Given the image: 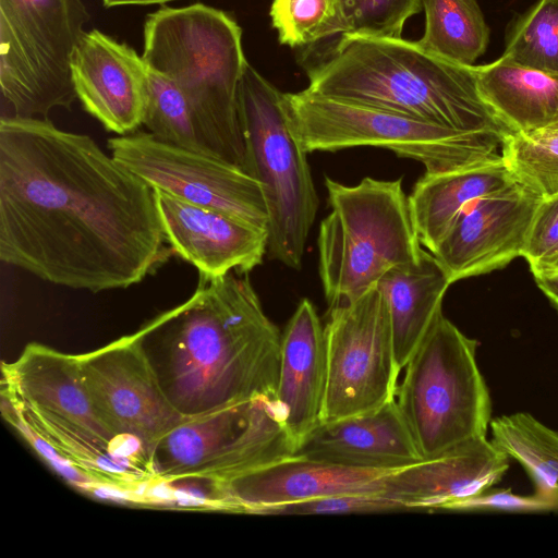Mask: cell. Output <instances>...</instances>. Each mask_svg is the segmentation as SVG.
<instances>
[{
    "label": "cell",
    "instance_id": "obj_27",
    "mask_svg": "<svg viewBox=\"0 0 558 558\" xmlns=\"http://www.w3.org/2000/svg\"><path fill=\"white\" fill-rule=\"evenodd\" d=\"M500 156L519 186L539 199L558 195V124L510 133Z\"/></svg>",
    "mask_w": 558,
    "mask_h": 558
},
{
    "label": "cell",
    "instance_id": "obj_19",
    "mask_svg": "<svg viewBox=\"0 0 558 558\" xmlns=\"http://www.w3.org/2000/svg\"><path fill=\"white\" fill-rule=\"evenodd\" d=\"M510 458L487 437L461 442L387 475L384 493L404 509L452 508L497 485Z\"/></svg>",
    "mask_w": 558,
    "mask_h": 558
},
{
    "label": "cell",
    "instance_id": "obj_36",
    "mask_svg": "<svg viewBox=\"0 0 558 558\" xmlns=\"http://www.w3.org/2000/svg\"><path fill=\"white\" fill-rule=\"evenodd\" d=\"M174 0H102L107 8L120 5H148V4H165Z\"/></svg>",
    "mask_w": 558,
    "mask_h": 558
},
{
    "label": "cell",
    "instance_id": "obj_22",
    "mask_svg": "<svg viewBox=\"0 0 558 558\" xmlns=\"http://www.w3.org/2000/svg\"><path fill=\"white\" fill-rule=\"evenodd\" d=\"M517 184L500 154L444 172H425L408 196L420 243L433 252L471 202Z\"/></svg>",
    "mask_w": 558,
    "mask_h": 558
},
{
    "label": "cell",
    "instance_id": "obj_37",
    "mask_svg": "<svg viewBox=\"0 0 558 558\" xmlns=\"http://www.w3.org/2000/svg\"><path fill=\"white\" fill-rule=\"evenodd\" d=\"M541 276H558V253L550 260V263L542 270V272L536 277Z\"/></svg>",
    "mask_w": 558,
    "mask_h": 558
},
{
    "label": "cell",
    "instance_id": "obj_2",
    "mask_svg": "<svg viewBox=\"0 0 558 558\" xmlns=\"http://www.w3.org/2000/svg\"><path fill=\"white\" fill-rule=\"evenodd\" d=\"M235 274L199 276L192 296L135 332L166 398L183 417L276 399L281 333L248 277Z\"/></svg>",
    "mask_w": 558,
    "mask_h": 558
},
{
    "label": "cell",
    "instance_id": "obj_26",
    "mask_svg": "<svg viewBox=\"0 0 558 558\" xmlns=\"http://www.w3.org/2000/svg\"><path fill=\"white\" fill-rule=\"evenodd\" d=\"M425 29L416 41L425 51L461 65H474L486 51L489 27L476 0H421Z\"/></svg>",
    "mask_w": 558,
    "mask_h": 558
},
{
    "label": "cell",
    "instance_id": "obj_3",
    "mask_svg": "<svg viewBox=\"0 0 558 558\" xmlns=\"http://www.w3.org/2000/svg\"><path fill=\"white\" fill-rule=\"evenodd\" d=\"M473 66L401 37L347 33L311 68L306 89L504 141L512 132L482 98Z\"/></svg>",
    "mask_w": 558,
    "mask_h": 558
},
{
    "label": "cell",
    "instance_id": "obj_31",
    "mask_svg": "<svg viewBox=\"0 0 558 558\" xmlns=\"http://www.w3.org/2000/svg\"><path fill=\"white\" fill-rule=\"evenodd\" d=\"M350 32L400 38L409 17L420 12L421 0H343Z\"/></svg>",
    "mask_w": 558,
    "mask_h": 558
},
{
    "label": "cell",
    "instance_id": "obj_33",
    "mask_svg": "<svg viewBox=\"0 0 558 558\" xmlns=\"http://www.w3.org/2000/svg\"><path fill=\"white\" fill-rule=\"evenodd\" d=\"M558 253V195L542 199L534 215L522 257L534 277Z\"/></svg>",
    "mask_w": 558,
    "mask_h": 558
},
{
    "label": "cell",
    "instance_id": "obj_17",
    "mask_svg": "<svg viewBox=\"0 0 558 558\" xmlns=\"http://www.w3.org/2000/svg\"><path fill=\"white\" fill-rule=\"evenodd\" d=\"M71 74L83 108L107 131L125 135L143 125L149 68L135 49L99 29L84 32Z\"/></svg>",
    "mask_w": 558,
    "mask_h": 558
},
{
    "label": "cell",
    "instance_id": "obj_10",
    "mask_svg": "<svg viewBox=\"0 0 558 558\" xmlns=\"http://www.w3.org/2000/svg\"><path fill=\"white\" fill-rule=\"evenodd\" d=\"M294 452L277 399L259 397L183 417L153 446L148 471L156 481L209 485L229 482Z\"/></svg>",
    "mask_w": 558,
    "mask_h": 558
},
{
    "label": "cell",
    "instance_id": "obj_20",
    "mask_svg": "<svg viewBox=\"0 0 558 558\" xmlns=\"http://www.w3.org/2000/svg\"><path fill=\"white\" fill-rule=\"evenodd\" d=\"M294 454L378 470H399L423 460L396 399L364 414L322 422Z\"/></svg>",
    "mask_w": 558,
    "mask_h": 558
},
{
    "label": "cell",
    "instance_id": "obj_15",
    "mask_svg": "<svg viewBox=\"0 0 558 558\" xmlns=\"http://www.w3.org/2000/svg\"><path fill=\"white\" fill-rule=\"evenodd\" d=\"M542 199L518 184L468 204L430 252L451 282L522 256Z\"/></svg>",
    "mask_w": 558,
    "mask_h": 558
},
{
    "label": "cell",
    "instance_id": "obj_14",
    "mask_svg": "<svg viewBox=\"0 0 558 558\" xmlns=\"http://www.w3.org/2000/svg\"><path fill=\"white\" fill-rule=\"evenodd\" d=\"M4 402L50 423L85 433L138 464L143 458L118 440L95 411L83 381L78 355L28 343L12 363L2 364Z\"/></svg>",
    "mask_w": 558,
    "mask_h": 558
},
{
    "label": "cell",
    "instance_id": "obj_28",
    "mask_svg": "<svg viewBox=\"0 0 558 558\" xmlns=\"http://www.w3.org/2000/svg\"><path fill=\"white\" fill-rule=\"evenodd\" d=\"M143 125L159 141L216 156L184 95L171 81L150 69Z\"/></svg>",
    "mask_w": 558,
    "mask_h": 558
},
{
    "label": "cell",
    "instance_id": "obj_9",
    "mask_svg": "<svg viewBox=\"0 0 558 558\" xmlns=\"http://www.w3.org/2000/svg\"><path fill=\"white\" fill-rule=\"evenodd\" d=\"M89 17L82 0H0L1 118L71 108V58Z\"/></svg>",
    "mask_w": 558,
    "mask_h": 558
},
{
    "label": "cell",
    "instance_id": "obj_12",
    "mask_svg": "<svg viewBox=\"0 0 558 558\" xmlns=\"http://www.w3.org/2000/svg\"><path fill=\"white\" fill-rule=\"evenodd\" d=\"M108 148L118 162L154 190L268 230L263 186L242 168L165 143L149 132L111 137Z\"/></svg>",
    "mask_w": 558,
    "mask_h": 558
},
{
    "label": "cell",
    "instance_id": "obj_13",
    "mask_svg": "<svg viewBox=\"0 0 558 558\" xmlns=\"http://www.w3.org/2000/svg\"><path fill=\"white\" fill-rule=\"evenodd\" d=\"M78 364L102 423L148 461L155 442L183 416L166 398L136 335L78 354Z\"/></svg>",
    "mask_w": 558,
    "mask_h": 558
},
{
    "label": "cell",
    "instance_id": "obj_29",
    "mask_svg": "<svg viewBox=\"0 0 558 558\" xmlns=\"http://www.w3.org/2000/svg\"><path fill=\"white\" fill-rule=\"evenodd\" d=\"M269 14L280 44L291 48L350 32L343 0H272Z\"/></svg>",
    "mask_w": 558,
    "mask_h": 558
},
{
    "label": "cell",
    "instance_id": "obj_21",
    "mask_svg": "<svg viewBox=\"0 0 558 558\" xmlns=\"http://www.w3.org/2000/svg\"><path fill=\"white\" fill-rule=\"evenodd\" d=\"M325 387L324 327L314 304L303 299L281 335L276 390V399L295 450L322 422Z\"/></svg>",
    "mask_w": 558,
    "mask_h": 558
},
{
    "label": "cell",
    "instance_id": "obj_16",
    "mask_svg": "<svg viewBox=\"0 0 558 558\" xmlns=\"http://www.w3.org/2000/svg\"><path fill=\"white\" fill-rule=\"evenodd\" d=\"M396 470L354 468L292 456L213 484L217 508L267 514L270 510L341 494L384 492Z\"/></svg>",
    "mask_w": 558,
    "mask_h": 558
},
{
    "label": "cell",
    "instance_id": "obj_32",
    "mask_svg": "<svg viewBox=\"0 0 558 558\" xmlns=\"http://www.w3.org/2000/svg\"><path fill=\"white\" fill-rule=\"evenodd\" d=\"M401 509L404 507L384 492L351 493L282 506L267 514L351 513Z\"/></svg>",
    "mask_w": 558,
    "mask_h": 558
},
{
    "label": "cell",
    "instance_id": "obj_30",
    "mask_svg": "<svg viewBox=\"0 0 558 558\" xmlns=\"http://www.w3.org/2000/svg\"><path fill=\"white\" fill-rule=\"evenodd\" d=\"M504 58L558 74V0H538L510 27Z\"/></svg>",
    "mask_w": 558,
    "mask_h": 558
},
{
    "label": "cell",
    "instance_id": "obj_8",
    "mask_svg": "<svg viewBox=\"0 0 558 558\" xmlns=\"http://www.w3.org/2000/svg\"><path fill=\"white\" fill-rule=\"evenodd\" d=\"M290 124L305 151L378 147L421 162L436 173L497 154L502 140L468 133L363 104L304 89L283 93Z\"/></svg>",
    "mask_w": 558,
    "mask_h": 558
},
{
    "label": "cell",
    "instance_id": "obj_7",
    "mask_svg": "<svg viewBox=\"0 0 558 558\" xmlns=\"http://www.w3.org/2000/svg\"><path fill=\"white\" fill-rule=\"evenodd\" d=\"M476 349L441 314L404 367L396 401L423 460L487 437L492 399Z\"/></svg>",
    "mask_w": 558,
    "mask_h": 558
},
{
    "label": "cell",
    "instance_id": "obj_5",
    "mask_svg": "<svg viewBox=\"0 0 558 558\" xmlns=\"http://www.w3.org/2000/svg\"><path fill=\"white\" fill-rule=\"evenodd\" d=\"M330 213L319 227L318 270L330 307L349 304L391 268L417 262L421 247L402 179L364 178L345 185L326 178Z\"/></svg>",
    "mask_w": 558,
    "mask_h": 558
},
{
    "label": "cell",
    "instance_id": "obj_1",
    "mask_svg": "<svg viewBox=\"0 0 558 558\" xmlns=\"http://www.w3.org/2000/svg\"><path fill=\"white\" fill-rule=\"evenodd\" d=\"M155 192L88 135L0 118V259L72 289H124L173 254Z\"/></svg>",
    "mask_w": 558,
    "mask_h": 558
},
{
    "label": "cell",
    "instance_id": "obj_11",
    "mask_svg": "<svg viewBox=\"0 0 558 558\" xmlns=\"http://www.w3.org/2000/svg\"><path fill=\"white\" fill-rule=\"evenodd\" d=\"M324 336L322 422L364 414L396 399L400 371L388 307L377 287L349 304L330 307Z\"/></svg>",
    "mask_w": 558,
    "mask_h": 558
},
{
    "label": "cell",
    "instance_id": "obj_4",
    "mask_svg": "<svg viewBox=\"0 0 558 558\" xmlns=\"http://www.w3.org/2000/svg\"><path fill=\"white\" fill-rule=\"evenodd\" d=\"M143 59L184 95L215 155L244 170L239 88L247 63L242 29L204 3L161 5L146 16Z\"/></svg>",
    "mask_w": 558,
    "mask_h": 558
},
{
    "label": "cell",
    "instance_id": "obj_35",
    "mask_svg": "<svg viewBox=\"0 0 558 558\" xmlns=\"http://www.w3.org/2000/svg\"><path fill=\"white\" fill-rule=\"evenodd\" d=\"M538 288L558 308V276L535 277Z\"/></svg>",
    "mask_w": 558,
    "mask_h": 558
},
{
    "label": "cell",
    "instance_id": "obj_24",
    "mask_svg": "<svg viewBox=\"0 0 558 558\" xmlns=\"http://www.w3.org/2000/svg\"><path fill=\"white\" fill-rule=\"evenodd\" d=\"M473 69L482 98L511 132L558 124V74L504 57Z\"/></svg>",
    "mask_w": 558,
    "mask_h": 558
},
{
    "label": "cell",
    "instance_id": "obj_34",
    "mask_svg": "<svg viewBox=\"0 0 558 558\" xmlns=\"http://www.w3.org/2000/svg\"><path fill=\"white\" fill-rule=\"evenodd\" d=\"M453 511H513V512H544L554 511L553 505L534 493L533 495H518L510 488H489L478 495L468 498L453 508Z\"/></svg>",
    "mask_w": 558,
    "mask_h": 558
},
{
    "label": "cell",
    "instance_id": "obj_25",
    "mask_svg": "<svg viewBox=\"0 0 558 558\" xmlns=\"http://www.w3.org/2000/svg\"><path fill=\"white\" fill-rule=\"evenodd\" d=\"M492 442L515 460L535 485V493L558 511V432L527 412L492 418Z\"/></svg>",
    "mask_w": 558,
    "mask_h": 558
},
{
    "label": "cell",
    "instance_id": "obj_23",
    "mask_svg": "<svg viewBox=\"0 0 558 558\" xmlns=\"http://www.w3.org/2000/svg\"><path fill=\"white\" fill-rule=\"evenodd\" d=\"M451 283L435 256L425 250L417 262L393 267L378 280L400 372L442 314V300Z\"/></svg>",
    "mask_w": 558,
    "mask_h": 558
},
{
    "label": "cell",
    "instance_id": "obj_18",
    "mask_svg": "<svg viewBox=\"0 0 558 558\" xmlns=\"http://www.w3.org/2000/svg\"><path fill=\"white\" fill-rule=\"evenodd\" d=\"M168 245L199 276L246 275L268 252V230L154 190Z\"/></svg>",
    "mask_w": 558,
    "mask_h": 558
},
{
    "label": "cell",
    "instance_id": "obj_6",
    "mask_svg": "<svg viewBox=\"0 0 558 558\" xmlns=\"http://www.w3.org/2000/svg\"><path fill=\"white\" fill-rule=\"evenodd\" d=\"M244 171L260 182L269 214L268 253L300 269L319 199L307 153L288 119L283 93L248 62L239 88Z\"/></svg>",
    "mask_w": 558,
    "mask_h": 558
}]
</instances>
